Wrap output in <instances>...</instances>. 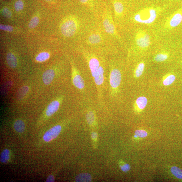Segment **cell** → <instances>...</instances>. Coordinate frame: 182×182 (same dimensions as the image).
Segmentation results:
<instances>
[{"label": "cell", "mask_w": 182, "mask_h": 182, "mask_svg": "<svg viewBox=\"0 0 182 182\" xmlns=\"http://www.w3.org/2000/svg\"><path fill=\"white\" fill-rule=\"evenodd\" d=\"M168 7L167 3L162 5L146 6L134 13L130 12L127 16L125 28L135 23L149 25L153 23L158 15Z\"/></svg>", "instance_id": "3957f363"}, {"label": "cell", "mask_w": 182, "mask_h": 182, "mask_svg": "<svg viewBox=\"0 0 182 182\" xmlns=\"http://www.w3.org/2000/svg\"><path fill=\"white\" fill-rule=\"evenodd\" d=\"M10 152L9 150L8 149H4L1 153L0 161L3 163H7L9 161L10 159Z\"/></svg>", "instance_id": "4fadbf2b"}, {"label": "cell", "mask_w": 182, "mask_h": 182, "mask_svg": "<svg viewBox=\"0 0 182 182\" xmlns=\"http://www.w3.org/2000/svg\"><path fill=\"white\" fill-rule=\"evenodd\" d=\"M182 22V8L175 11L167 19L165 28L170 30L177 27Z\"/></svg>", "instance_id": "8992f818"}, {"label": "cell", "mask_w": 182, "mask_h": 182, "mask_svg": "<svg viewBox=\"0 0 182 182\" xmlns=\"http://www.w3.org/2000/svg\"><path fill=\"white\" fill-rule=\"evenodd\" d=\"M175 79V76L173 75H171L167 76L163 82L164 85L168 86L171 85Z\"/></svg>", "instance_id": "44dd1931"}, {"label": "cell", "mask_w": 182, "mask_h": 182, "mask_svg": "<svg viewBox=\"0 0 182 182\" xmlns=\"http://www.w3.org/2000/svg\"><path fill=\"white\" fill-rule=\"evenodd\" d=\"M29 89V88L27 86H25L21 88L19 92V97H23L28 92Z\"/></svg>", "instance_id": "d4e9b609"}, {"label": "cell", "mask_w": 182, "mask_h": 182, "mask_svg": "<svg viewBox=\"0 0 182 182\" xmlns=\"http://www.w3.org/2000/svg\"><path fill=\"white\" fill-rule=\"evenodd\" d=\"M134 137H135V138H137L138 137L137 136V135H134Z\"/></svg>", "instance_id": "1f68e13d"}, {"label": "cell", "mask_w": 182, "mask_h": 182, "mask_svg": "<svg viewBox=\"0 0 182 182\" xmlns=\"http://www.w3.org/2000/svg\"><path fill=\"white\" fill-rule=\"evenodd\" d=\"M164 1H165V2H174V1H182V0H163Z\"/></svg>", "instance_id": "4dcf8cb0"}, {"label": "cell", "mask_w": 182, "mask_h": 182, "mask_svg": "<svg viewBox=\"0 0 182 182\" xmlns=\"http://www.w3.org/2000/svg\"><path fill=\"white\" fill-rule=\"evenodd\" d=\"M92 137L93 139H96V138L97 137V133L95 132L93 133L92 134Z\"/></svg>", "instance_id": "f546056e"}, {"label": "cell", "mask_w": 182, "mask_h": 182, "mask_svg": "<svg viewBox=\"0 0 182 182\" xmlns=\"http://www.w3.org/2000/svg\"><path fill=\"white\" fill-rule=\"evenodd\" d=\"M3 15L6 18H9L11 16V11L7 8H4L2 11Z\"/></svg>", "instance_id": "484cf974"}, {"label": "cell", "mask_w": 182, "mask_h": 182, "mask_svg": "<svg viewBox=\"0 0 182 182\" xmlns=\"http://www.w3.org/2000/svg\"><path fill=\"white\" fill-rule=\"evenodd\" d=\"M171 172L176 178L182 180V170L176 166H173L171 168Z\"/></svg>", "instance_id": "9a60e30c"}, {"label": "cell", "mask_w": 182, "mask_h": 182, "mask_svg": "<svg viewBox=\"0 0 182 182\" xmlns=\"http://www.w3.org/2000/svg\"><path fill=\"white\" fill-rule=\"evenodd\" d=\"M62 128L59 125H55L47 131L43 137V140L46 142L53 140L57 137L62 130Z\"/></svg>", "instance_id": "ba28073f"}, {"label": "cell", "mask_w": 182, "mask_h": 182, "mask_svg": "<svg viewBox=\"0 0 182 182\" xmlns=\"http://www.w3.org/2000/svg\"><path fill=\"white\" fill-rule=\"evenodd\" d=\"M50 56V55L48 53L42 52L37 56L36 59L38 62H44L48 59L49 58Z\"/></svg>", "instance_id": "e0dca14e"}, {"label": "cell", "mask_w": 182, "mask_h": 182, "mask_svg": "<svg viewBox=\"0 0 182 182\" xmlns=\"http://www.w3.org/2000/svg\"><path fill=\"white\" fill-rule=\"evenodd\" d=\"M14 128L17 132L23 133L25 129V124L24 121L20 119L17 120L14 123Z\"/></svg>", "instance_id": "7c38bea8"}, {"label": "cell", "mask_w": 182, "mask_h": 182, "mask_svg": "<svg viewBox=\"0 0 182 182\" xmlns=\"http://www.w3.org/2000/svg\"><path fill=\"white\" fill-rule=\"evenodd\" d=\"M145 68V64L141 62L138 64L135 71V76L136 77H140L142 74Z\"/></svg>", "instance_id": "ac0fdd59"}, {"label": "cell", "mask_w": 182, "mask_h": 182, "mask_svg": "<svg viewBox=\"0 0 182 182\" xmlns=\"http://www.w3.org/2000/svg\"><path fill=\"white\" fill-rule=\"evenodd\" d=\"M24 4L21 0H18L16 2L14 5L15 9L17 11H19L23 9Z\"/></svg>", "instance_id": "603a6c76"}, {"label": "cell", "mask_w": 182, "mask_h": 182, "mask_svg": "<svg viewBox=\"0 0 182 182\" xmlns=\"http://www.w3.org/2000/svg\"><path fill=\"white\" fill-rule=\"evenodd\" d=\"M98 18L104 31L110 39L118 47L124 45L125 40L116 27L111 7L103 6Z\"/></svg>", "instance_id": "7a4b0ae2"}, {"label": "cell", "mask_w": 182, "mask_h": 182, "mask_svg": "<svg viewBox=\"0 0 182 182\" xmlns=\"http://www.w3.org/2000/svg\"><path fill=\"white\" fill-rule=\"evenodd\" d=\"M39 22V19L37 16L34 17L30 21L29 24V27L30 28H34L36 27Z\"/></svg>", "instance_id": "7402d4cb"}, {"label": "cell", "mask_w": 182, "mask_h": 182, "mask_svg": "<svg viewBox=\"0 0 182 182\" xmlns=\"http://www.w3.org/2000/svg\"><path fill=\"white\" fill-rule=\"evenodd\" d=\"M8 65L12 68H15L17 65V60L15 56L11 53H8L7 56Z\"/></svg>", "instance_id": "8fae6325"}, {"label": "cell", "mask_w": 182, "mask_h": 182, "mask_svg": "<svg viewBox=\"0 0 182 182\" xmlns=\"http://www.w3.org/2000/svg\"><path fill=\"white\" fill-rule=\"evenodd\" d=\"M169 57L168 54L165 53H159L155 56L154 60L157 62H162L166 60Z\"/></svg>", "instance_id": "d6986e66"}, {"label": "cell", "mask_w": 182, "mask_h": 182, "mask_svg": "<svg viewBox=\"0 0 182 182\" xmlns=\"http://www.w3.org/2000/svg\"><path fill=\"white\" fill-rule=\"evenodd\" d=\"M92 180V177L88 173H82L77 175L76 178V182H90Z\"/></svg>", "instance_id": "5bb4252c"}, {"label": "cell", "mask_w": 182, "mask_h": 182, "mask_svg": "<svg viewBox=\"0 0 182 182\" xmlns=\"http://www.w3.org/2000/svg\"><path fill=\"white\" fill-rule=\"evenodd\" d=\"M125 0H112L113 13L116 27L120 31L125 28V23L129 13L131 10Z\"/></svg>", "instance_id": "277c9868"}, {"label": "cell", "mask_w": 182, "mask_h": 182, "mask_svg": "<svg viewBox=\"0 0 182 182\" xmlns=\"http://www.w3.org/2000/svg\"><path fill=\"white\" fill-rule=\"evenodd\" d=\"M62 100V97L52 101L47 106L45 112L46 118H48L57 112L59 108L61 102Z\"/></svg>", "instance_id": "9c48e42d"}, {"label": "cell", "mask_w": 182, "mask_h": 182, "mask_svg": "<svg viewBox=\"0 0 182 182\" xmlns=\"http://www.w3.org/2000/svg\"><path fill=\"white\" fill-rule=\"evenodd\" d=\"M132 43L133 45L141 49H146L150 45L149 34L144 30H138L134 34Z\"/></svg>", "instance_id": "5b68a950"}, {"label": "cell", "mask_w": 182, "mask_h": 182, "mask_svg": "<svg viewBox=\"0 0 182 182\" xmlns=\"http://www.w3.org/2000/svg\"><path fill=\"white\" fill-rule=\"evenodd\" d=\"M121 170L124 172H127L130 169V166L128 164H125L123 166H120Z\"/></svg>", "instance_id": "83f0119b"}, {"label": "cell", "mask_w": 182, "mask_h": 182, "mask_svg": "<svg viewBox=\"0 0 182 182\" xmlns=\"http://www.w3.org/2000/svg\"><path fill=\"white\" fill-rule=\"evenodd\" d=\"M86 119L89 124H93L95 121V117L94 113L92 111L88 112L86 115Z\"/></svg>", "instance_id": "ffe728a7"}, {"label": "cell", "mask_w": 182, "mask_h": 182, "mask_svg": "<svg viewBox=\"0 0 182 182\" xmlns=\"http://www.w3.org/2000/svg\"><path fill=\"white\" fill-rule=\"evenodd\" d=\"M135 135H137L138 137L142 138H144L146 137L148 135L147 132L144 130H137L135 132Z\"/></svg>", "instance_id": "cb8c5ba5"}, {"label": "cell", "mask_w": 182, "mask_h": 182, "mask_svg": "<svg viewBox=\"0 0 182 182\" xmlns=\"http://www.w3.org/2000/svg\"><path fill=\"white\" fill-rule=\"evenodd\" d=\"M80 45L109 57L115 54L118 47L104 31L98 18L88 30Z\"/></svg>", "instance_id": "6da1fadb"}, {"label": "cell", "mask_w": 182, "mask_h": 182, "mask_svg": "<svg viewBox=\"0 0 182 182\" xmlns=\"http://www.w3.org/2000/svg\"><path fill=\"white\" fill-rule=\"evenodd\" d=\"M137 105L140 109H143L145 107L147 103V99L145 97L138 98L136 101Z\"/></svg>", "instance_id": "2e32d148"}, {"label": "cell", "mask_w": 182, "mask_h": 182, "mask_svg": "<svg viewBox=\"0 0 182 182\" xmlns=\"http://www.w3.org/2000/svg\"><path fill=\"white\" fill-rule=\"evenodd\" d=\"M55 76V72L53 69H50L46 71L43 73L42 79L46 85L50 84L53 82Z\"/></svg>", "instance_id": "30bf717a"}, {"label": "cell", "mask_w": 182, "mask_h": 182, "mask_svg": "<svg viewBox=\"0 0 182 182\" xmlns=\"http://www.w3.org/2000/svg\"><path fill=\"white\" fill-rule=\"evenodd\" d=\"M1 28L5 31H7L8 32H12L13 31V28L11 26L9 25H1Z\"/></svg>", "instance_id": "4316f807"}, {"label": "cell", "mask_w": 182, "mask_h": 182, "mask_svg": "<svg viewBox=\"0 0 182 182\" xmlns=\"http://www.w3.org/2000/svg\"><path fill=\"white\" fill-rule=\"evenodd\" d=\"M72 79L73 84L75 87L80 90H83L85 88V82L79 71L74 65L71 63Z\"/></svg>", "instance_id": "52a82bcc"}, {"label": "cell", "mask_w": 182, "mask_h": 182, "mask_svg": "<svg viewBox=\"0 0 182 182\" xmlns=\"http://www.w3.org/2000/svg\"><path fill=\"white\" fill-rule=\"evenodd\" d=\"M46 1H51V0H46Z\"/></svg>", "instance_id": "d6a6232c"}, {"label": "cell", "mask_w": 182, "mask_h": 182, "mask_svg": "<svg viewBox=\"0 0 182 182\" xmlns=\"http://www.w3.org/2000/svg\"><path fill=\"white\" fill-rule=\"evenodd\" d=\"M55 179L53 175H50L48 177L46 182H54Z\"/></svg>", "instance_id": "f1b7e54d"}]
</instances>
